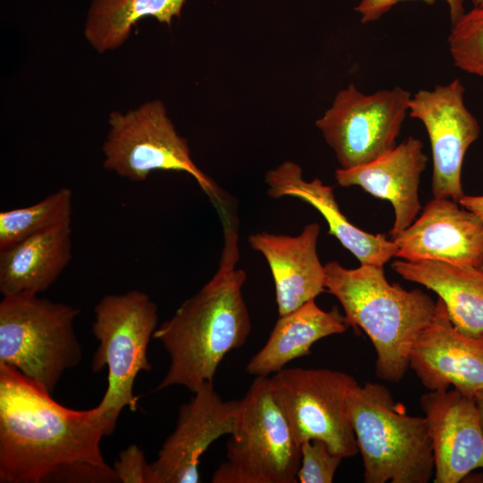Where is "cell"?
<instances>
[{"mask_svg": "<svg viewBox=\"0 0 483 483\" xmlns=\"http://www.w3.org/2000/svg\"><path fill=\"white\" fill-rule=\"evenodd\" d=\"M98 403L67 408L16 369L0 363V482H59L71 469L108 465L100 441L112 434Z\"/></svg>", "mask_w": 483, "mask_h": 483, "instance_id": "6da1fadb", "label": "cell"}, {"mask_svg": "<svg viewBox=\"0 0 483 483\" xmlns=\"http://www.w3.org/2000/svg\"><path fill=\"white\" fill-rule=\"evenodd\" d=\"M224 226L216 272L154 332L153 338L170 358L157 390L181 386L194 393L205 382H213L225 355L242 347L250 334L251 321L242 295L246 274L237 267V228L226 214Z\"/></svg>", "mask_w": 483, "mask_h": 483, "instance_id": "7a4b0ae2", "label": "cell"}, {"mask_svg": "<svg viewBox=\"0 0 483 483\" xmlns=\"http://www.w3.org/2000/svg\"><path fill=\"white\" fill-rule=\"evenodd\" d=\"M326 292L341 303L348 326L360 328L376 351V375L399 382L410 369L412 346L431 321L436 301L419 289L407 291L390 284L383 267L346 268L325 265Z\"/></svg>", "mask_w": 483, "mask_h": 483, "instance_id": "3957f363", "label": "cell"}, {"mask_svg": "<svg viewBox=\"0 0 483 483\" xmlns=\"http://www.w3.org/2000/svg\"><path fill=\"white\" fill-rule=\"evenodd\" d=\"M381 384H359L348 410L366 483H428L435 471L425 417L411 416Z\"/></svg>", "mask_w": 483, "mask_h": 483, "instance_id": "277c9868", "label": "cell"}, {"mask_svg": "<svg viewBox=\"0 0 483 483\" xmlns=\"http://www.w3.org/2000/svg\"><path fill=\"white\" fill-rule=\"evenodd\" d=\"M79 309L35 293L4 295L0 302V363L52 393L76 367L81 346L74 330Z\"/></svg>", "mask_w": 483, "mask_h": 483, "instance_id": "5b68a950", "label": "cell"}, {"mask_svg": "<svg viewBox=\"0 0 483 483\" xmlns=\"http://www.w3.org/2000/svg\"><path fill=\"white\" fill-rule=\"evenodd\" d=\"M226 459L212 483H295L301 444L280 408L269 377H256L239 400Z\"/></svg>", "mask_w": 483, "mask_h": 483, "instance_id": "8992f818", "label": "cell"}, {"mask_svg": "<svg viewBox=\"0 0 483 483\" xmlns=\"http://www.w3.org/2000/svg\"><path fill=\"white\" fill-rule=\"evenodd\" d=\"M92 331L98 340L91 368L107 367V388L100 404L113 433L124 407L137 408L133 386L137 375L150 371L148 346L157 327V307L139 290L104 296L94 308Z\"/></svg>", "mask_w": 483, "mask_h": 483, "instance_id": "52a82bcc", "label": "cell"}, {"mask_svg": "<svg viewBox=\"0 0 483 483\" xmlns=\"http://www.w3.org/2000/svg\"><path fill=\"white\" fill-rule=\"evenodd\" d=\"M103 144L106 170L132 182L154 171L184 172L212 199L221 202L218 187L193 162L187 140L181 137L162 101L146 102L127 113L113 111Z\"/></svg>", "mask_w": 483, "mask_h": 483, "instance_id": "ba28073f", "label": "cell"}, {"mask_svg": "<svg viewBox=\"0 0 483 483\" xmlns=\"http://www.w3.org/2000/svg\"><path fill=\"white\" fill-rule=\"evenodd\" d=\"M275 397L301 445L321 440L343 459L358 452L348 398L358 382L328 369L284 368L270 377Z\"/></svg>", "mask_w": 483, "mask_h": 483, "instance_id": "9c48e42d", "label": "cell"}, {"mask_svg": "<svg viewBox=\"0 0 483 483\" xmlns=\"http://www.w3.org/2000/svg\"><path fill=\"white\" fill-rule=\"evenodd\" d=\"M411 94L400 87L364 94L353 83L335 95L316 121L343 169L357 167L396 146Z\"/></svg>", "mask_w": 483, "mask_h": 483, "instance_id": "30bf717a", "label": "cell"}, {"mask_svg": "<svg viewBox=\"0 0 483 483\" xmlns=\"http://www.w3.org/2000/svg\"><path fill=\"white\" fill-rule=\"evenodd\" d=\"M464 92L459 79L420 89L411 96L408 112L423 123L430 140L434 198L457 202L464 196L461 175L466 151L480 133L478 120L465 105Z\"/></svg>", "mask_w": 483, "mask_h": 483, "instance_id": "8fae6325", "label": "cell"}, {"mask_svg": "<svg viewBox=\"0 0 483 483\" xmlns=\"http://www.w3.org/2000/svg\"><path fill=\"white\" fill-rule=\"evenodd\" d=\"M179 408L174 431L148 463V483H198L202 454L235 428L239 400L225 401L213 382H205Z\"/></svg>", "mask_w": 483, "mask_h": 483, "instance_id": "7c38bea8", "label": "cell"}, {"mask_svg": "<svg viewBox=\"0 0 483 483\" xmlns=\"http://www.w3.org/2000/svg\"><path fill=\"white\" fill-rule=\"evenodd\" d=\"M410 369L428 391L453 386L474 396L483 391V333L469 335L460 332L437 298L431 321L412 346Z\"/></svg>", "mask_w": 483, "mask_h": 483, "instance_id": "4fadbf2b", "label": "cell"}, {"mask_svg": "<svg viewBox=\"0 0 483 483\" xmlns=\"http://www.w3.org/2000/svg\"><path fill=\"white\" fill-rule=\"evenodd\" d=\"M451 199L434 198L420 216L392 236L396 257L436 260L483 268V223Z\"/></svg>", "mask_w": 483, "mask_h": 483, "instance_id": "5bb4252c", "label": "cell"}, {"mask_svg": "<svg viewBox=\"0 0 483 483\" xmlns=\"http://www.w3.org/2000/svg\"><path fill=\"white\" fill-rule=\"evenodd\" d=\"M434 455L435 483H458L483 468V435L474 396L453 388L419 399Z\"/></svg>", "mask_w": 483, "mask_h": 483, "instance_id": "9a60e30c", "label": "cell"}, {"mask_svg": "<svg viewBox=\"0 0 483 483\" xmlns=\"http://www.w3.org/2000/svg\"><path fill=\"white\" fill-rule=\"evenodd\" d=\"M427 162L421 140L409 137L372 162L337 169L335 177L343 187L359 186L378 199L388 200L394 211L391 230L394 236L409 227L421 209L419 185Z\"/></svg>", "mask_w": 483, "mask_h": 483, "instance_id": "2e32d148", "label": "cell"}, {"mask_svg": "<svg viewBox=\"0 0 483 483\" xmlns=\"http://www.w3.org/2000/svg\"><path fill=\"white\" fill-rule=\"evenodd\" d=\"M319 232V225L311 223L296 236L261 232L249 237L250 247L264 256L270 267L278 316L326 291L325 266L317 253Z\"/></svg>", "mask_w": 483, "mask_h": 483, "instance_id": "e0dca14e", "label": "cell"}, {"mask_svg": "<svg viewBox=\"0 0 483 483\" xmlns=\"http://www.w3.org/2000/svg\"><path fill=\"white\" fill-rule=\"evenodd\" d=\"M265 182L270 197H295L314 207L326 221L328 233L335 236L360 264L383 267L396 257L397 247L393 240H387L382 233H367L352 225L341 212L333 189L319 179L304 180L298 164L283 162L266 174Z\"/></svg>", "mask_w": 483, "mask_h": 483, "instance_id": "ac0fdd59", "label": "cell"}, {"mask_svg": "<svg viewBox=\"0 0 483 483\" xmlns=\"http://www.w3.org/2000/svg\"><path fill=\"white\" fill-rule=\"evenodd\" d=\"M72 258L71 224L0 249V292L38 294L56 281Z\"/></svg>", "mask_w": 483, "mask_h": 483, "instance_id": "d6986e66", "label": "cell"}, {"mask_svg": "<svg viewBox=\"0 0 483 483\" xmlns=\"http://www.w3.org/2000/svg\"><path fill=\"white\" fill-rule=\"evenodd\" d=\"M392 268L403 279L436 292L453 325L462 333H483V268L436 260H395Z\"/></svg>", "mask_w": 483, "mask_h": 483, "instance_id": "ffe728a7", "label": "cell"}, {"mask_svg": "<svg viewBox=\"0 0 483 483\" xmlns=\"http://www.w3.org/2000/svg\"><path fill=\"white\" fill-rule=\"evenodd\" d=\"M347 326L337 307L326 311L311 300L279 316L263 347L247 363L246 372L255 377H269L292 360L308 355L318 340L342 334Z\"/></svg>", "mask_w": 483, "mask_h": 483, "instance_id": "44dd1931", "label": "cell"}, {"mask_svg": "<svg viewBox=\"0 0 483 483\" xmlns=\"http://www.w3.org/2000/svg\"><path fill=\"white\" fill-rule=\"evenodd\" d=\"M185 0H93L89 10L84 36L98 53L120 47L132 26L151 16L171 24L179 17Z\"/></svg>", "mask_w": 483, "mask_h": 483, "instance_id": "7402d4cb", "label": "cell"}, {"mask_svg": "<svg viewBox=\"0 0 483 483\" xmlns=\"http://www.w3.org/2000/svg\"><path fill=\"white\" fill-rule=\"evenodd\" d=\"M72 192L64 187L40 201L0 212V249L56 226L71 224Z\"/></svg>", "mask_w": 483, "mask_h": 483, "instance_id": "603a6c76", "label": "cell"}, {"mask_svg": "<svg viewBox=\"0 0 483 483\" xmlns=\"http://www.w3.org/2000/svg\"><path fill=\"white\" fill-rule=\"evenodd\" d=\"M448 45L459 69L483 77V8L474 7L452 24Z\"/></svg>", "mask_w": 483, "mask_h": 483, "instance_id": "cb8c5ba5", "label": "cell"}, {"mask_svg": "<svg viewBox=\"0 0 483 483\" xmlns=\"http://www.w3.org/2000/svg\"><path fill=\"white\" fill-rule=\"evenodd\" d=\"M343 458L323 441L312 439L301 445L300 483H331Z\"/></svg>", "mask_w": 483, "mask_h": 483, "instance_id": "d4e9b609", "label": "cell"}, {"mask_svg": "<svg viewBox=\"0 0 483 483\" xmlns=\"http://www.w3.org/2000/svg\"><path fill=\"white\" fill-rule=\"evenodd\" d=\"M408 0H360L355 11L360 16V21L364 24L373 22L380 19L389 12L395 4ZM428 4H432L437 0H420ZM449 8L451 23H454L464 14V0H444Z\"/></svg>", "mask_w": 483, "mask_h": 483, "instance_id": "484cf974", "label": "cell"}, {"mask_svg": "<svg viewBox=\"0 0 483 483\" xmlns=\"http://www.w3.org/2000/svg\"><path fill=\"white\" fill-rule=\"evenodd\" d=\"M114 469L122 483H148V463L136 445H129L119 453Z\"/></svg>", "mask_w": 483, "mask_h": 483, "instance_id": "4316f807", "label": "cell"}, {"mask_svg": "<svg viewBox=\"0 0 483 483\" xmlns=\"http://www.w3.org/2000/svg\"><path fill=\"white\" fill-rule=\"evenodd\" d=\"M459 204L473 212L483 223V195L481 196H467L464 195Z\"/></svg>", "mask_w": 483, "mask_h": 483, "instance_id": "83f0119b", "label": "cell"}, {"mask_svg": "<svg viewBox=\"0 0 483 483\" xmlns=\"http://www.w3.org/2000/svg\"><path fill=\"white\" fill-rule=\"evenodd\" d=\"M479 424L483 435V391H479L474 395Z\"/></svg>", "mask_w": 483, "mask_h": 483, "instance_id": "f1b7e54d", "label": "cell"}, {"mask_svg": "<svg viewBox=\"0 0 483 483\" xmlns=\"http://www.w3.org/2000/svg\"><path fill=\"white\" fill-rule=\"evenodd\" d=\"M474 7L483 8V0H471Z\"/></svg>", "mask_w": 483, "mask_h": 483, "instance_id": "f546056e", "label": "cell"}]
</instances>
